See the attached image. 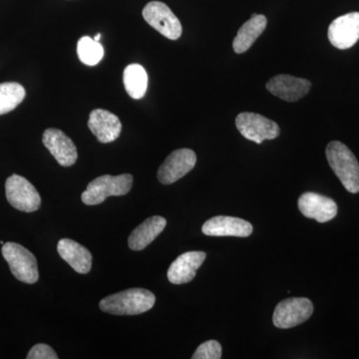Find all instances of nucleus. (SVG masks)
I'll use <instances>...</instances> for the list:
<instances>
[{
    "label": "nucleus",
    "instance_id": "f257e3e1",
    "mask_svg": "<svg viewBox=\"0 0 359 359\" xmlns=\"http://www.w3.org/2000/svg\"><path fill=\"white\" fill-rule=\"evenodd\" d=\"M156 297L145 289H130L111 294L100 302L101 311L114 316H135L150 311Z\"/></svg>",
    "mask_w": 359,
    "mask_h": 359
},
{
    "label": "nucleus",
    "instance_id": "f03ea898",
    "mask_svg": "<svg viewBox=\"0 0 359 359\" xmlns=\"http://www.w3.org/2000/svg\"><path fill=\"white\" fill-rule=\"evenodd\" d=\"M327 159L332 171L349 193L359 192V164L353 153L339 141L328 144Z\"/></svg>",
    "mask_w": 359,
    "mask_h": 359
},
{
    "label": "nucleus",
    "instance_id": "7ed1b4c3",
    "mask_svg": "<svg viewBox=\"0 0 359 359\" xmlns=\"http://www.w3.org/2000/svg\"><path fill=\"white\" fill-rule=\"evenodd\" d=\"M133 180L130 174L98 177L87 186L81 196L82 202L87 205H96L102 204L107 198L126 195L133 186Z\"/></svg>",
    "mask_w": 359,
    "mask_h": 359
},
{
    "label": "nucleus",
    "instance_id": "20e7f679",
    "mask_svg": "<svg viewBox=\"0 0 359 359\" xmlns=\"http://www.w3.org/2000/svg\"><path fill=\"white\" fill-rule=\"evenodd\" d=\"M1 250L11 273L18 280L30 285L39 280V266L32 252L16 243H6Z\"/></svg>",
    "mask_w": 359,
    "mask_h": 359
},
{
    "label": "nucleus",
    "instance_id": "39448f33",
    "mask_svg": "<svg viewBox=\"0 0 359 359\" xmlns=\"http://www.w3.org/2000/svg\"><path fill=\"white\" fill-rule=\"evenodd\" d=\"M236 126L245 139L257 144L273 140L280 134V127L276 122L257 113H241L236 118Z\"/></svg>",
    "mask_w": 359,
    "mask_h": 359
},
{
    "label": "nucleus",
    "instance_id": "423d86ee",
    "mask_svg": "<svg viewBox=\"0 0 359 359\" xmlns=\"http://www.w3.org/2000/svg\"><path fill=\"white\" fill-rule=\"evenodd\" d=\"M6 193L9 204L18 211L35 212L41 205V198L35 187L20 175L14 174L7 178Z\"/></svg>",
    "mask_w": 359,
    "mask_h": 359
},
{
    "label": "nucleus",
    "instance_id": "0eeeda50",
    "mask_svg": "<svg viewBox=\"0 0 359 359\" xmlns=\"http://www.w3.org/2000/svg\"><path fill=\"white\" fill-rule=\"evenodd\" d=\"M143 18L149 25L168 39L177 40L182 35V25L167 4L160 1L149 2L144 7Z\"/></svg>",
    "mask_w": 359,
    "mask_h": 359
},
{
    "label": "nucleus",
    "instance_id": "6e6552de",
    "mask_svg": "<svg viewBox=\"0 0 359 359\" xmlns=\"http://www.w3.org/2000/svg\"><path fill=\"white\" fill-rule=\"evenodd\" d=\"M313 313V302L306 297L283 299L273 311V325L278 328L297 327L308 320Z\"/></svg>",
    "mask_w": 359,
    "mask_h": 359
},
{
    "label": "nucleus",
    "instance_id": "1a4fd4ad",
    "mask_svg": "<svg viewBox=\"0 0 359 359\" xmlns=\"http://www.w3.org/2000/svg\"><path fill=\"white\" fill-rule=\"evenodd\" d=\"M197 156L191 149H179L168 156L158 170V180L163 185H171L192 171Z\"/></svg>",
    "mask_w": 359,
    "mask_h": 359
},
{
    "label": "nucleus",
    "instance_id": "9d476101",
    "mask_svg": "<svg viewBox=\"0 0 359 359\" xmlns=\"http://www.w3.org/2000/svg\"><path fill=\"white\" fill-rule=\"evenodd\" d=\"M328 39L340 50L353 47L359 39V13L339 16L328 27Z\"/></svg>",
    "mask_w": 359,
    "mask_h": 359
},
{
    "label": "nucleus",
    "instance_id": "9b49d317",
    "mask_svg": "<svg viewBox=\"0 0 359 359\" xmlns=\"http://www.w3.org/2000/svg\"><path fill=\"white\" fill-rule=\"evenodd\" d=\"M266 88L269 93L287 102H297L311 91V81L302 78L280 74L269 80Z\"/></svg>",
    "mask_w": 359,
    "mask_h": 359
},
{
    "label": "nucleus",
    "instance_id": "f8f14e48",
    "mask_svg": "<svg viewBox=\"0 0 359 359\" xmlns=\"http://www.w3.org/2000/svg\"><path fill=\"white\" fill-rule=\"evenodd\" d=\"M42 142L61 166L70 167L76 163V146L65 132L55 128L45 130Z\"/></svg>",
    "mask_w": 359,
    "mask_h": 359
},
{
    "label": "nucleus",
    "instance_id": "ddd939ff",
    "mask_svg": "<svg viewBox=\"0 0 359 359\" xmlns=\"http://www.w3.org/2000/svg\"><path fill=\"white\" fill-rule=\"evenodd\" d=\"M252 226L245 219L235 217L217 216L208 219L202 231L209 237L247 238L252 235Z\"/></svg>",
    "mask_w": 359,
    "mask_h": 359
},
{
    "label": "nucleus",
    "instance_id": "4468645a",
    "mask_svg": "<svg viewBox=\"0 0 359 359\" xmlns=\"http://www.w3.org/2000/svg\"><path fill=\"white\" fill-rule=\"evenodd\" d=\"M299 209L304 217L318 223L332 221L337 215V205L334 200L320 194H302L299 199Z\"/></svg>",
    "mask_w": 359,
    "mask_h": 359
},
{
    "label": "nucleus",
    "instance_id": "2eb2a0df",
    "mask_svg": "<svg viewBox=\"0 0 359 359\" xmlns=\"http://www.w3.org/2000/svg\"><path fill=\"white\" fill-rule=\"evenodd\" d=\"M88 127L97 140L103 144L117 140L122 130L119 118L104 109H95L90 113Z\"/></svg>",
    "mask_w": 359,
    "mask_h": 359
},
{
    "label": "nucleus",
    "instance_id": "dca6fc26",
    "mask_svg": "<svg viewBox=\"0 0 359 359\" xmlns=\"http://www.w3.org/2000/svg\"><path fill=\"white\" fill-rule=\"evenodd\" d=\"M204 252H187L177 257L168 269V280L174 285H183L194 280L198 269L204 263Z\"/></svg>",
    "mask_w": 359,
    "mask_h": 359
},
{
    "label": "nucleus",
    "instance_id": "f3484780",
    "mask_svg": "<svg viewBox=\"0 0 359 359\" xmlns=\"http://www.w3.org/2000/svg\"><path fill=\"white\" fill-rule=\"evenodd\" d=\"M58 254L78 273H88L92 266V255L83 245L70 238H62L57 245Z\"/></svg>",
    "mask_w": 359,
    "mask_h": 359
},
{
    "label": "nucleus",
    "instance_id": "a211bd4d",
    "mask_svg": "<svg viewBox=\"0 0 359 359\" xmlns=\"http://www.w3.org/2000/svg\"><path fill=\"white\" fill-rule=\"evenodd\" d=\"M166 219L160 216L151 217L139 224L132 231L128 245L132 250H142L147 248L166 228Z\"/></svg>",
    "mask_w": 359,
    "mask_h": 359
},
{
    "label": "nucleus",
    "instance_id": "6ab92c4d",
    "mask_svg": "<svg viewBox=\"0 0 359 359\" xmlns=\"http://www.w3.org/2000/svg\"><path fill=\"white\" fill-rule=\"evenodd\" d=\"M266 18L261 14L254 13L250 20L238 29L237 36L233 42V48L236 53H245L252 45L261 36L266 27Z\"/></svg>",
    "mask_w": 359,
    "mask_h": 359
},
{
    "label": "nucleus",
    "instance_id": "aec40b11",
    "mask_svg": "<svg viewBox=\"0 0 359 359\" xmlns=\"http://www.w3.org/2000/svg\"><path fill=\"white\" fill-rule=\"evenodd\" d=\"M123 82L129 96L141 99L145 96L148 88V74L140 65H130L125 68Z\"/></svg>",
    "mask_w": 359,
    "mask_h": 359
},
{
    "label": "nucleus",
    "instance_id": "412c9836",
    "mask_svg": "<svg viewBox=\"0 0 359 359\" xmlns=\"http://www.w3.org/2000/svg\"><path fill=\"white\" fill-rule=\"evenodd\" d=\"M25 87L16 82L0 84V115L15 109L25 100Z\"/></svg>",
    "mask_w": 359,
    "mask_h": 359
},
{
    "label": "nucleus",
    "instance_id": "4be33fe9",
    "mask_svg": "<svg viewBox=\"0 0 359 359\" xmlns=\"http://www.w3.org/2000/svg\"><path fill=\"white\" fill-rule=\"evenodd\" d=\"M77 54L83 65L95 66L102 60L104 48L99 41L89 36H83L78 41Z\"/></svg>",
    "mask_w": 359,
    "mask_h": 359
},
{
    "label": "nucleus",
    "instance_id": "5701e85b",
    "mask_svg": "<svg viewBox=\"0 0 359 359\" xmlns=\"http://www.w3.org/2000/svg\"><path fill=\"white\" fill-rule=\"evenodd\" d=\"M193 359H219L222 358V346L217 340H208L198 347L193 354Z\"/></svg>",
    "mask_w": 359,
    "mask_h": 359
},
{
    "label": "nucleus",
    "instance_id": "b1692460",
    "mask_svg": "<svg viewBox=\"0 0 359 359\" xmlns=\"http://www.w3.org/2000/svg\"><path fill=\"white\" fill-rule=\"evenodd\" d=\"M26 358L27 359H58V355L52 347L47 344H39L32 347Z\"/></svg>",
    "mask_w": 359,
    "mask_h": 359
},
{
    "label": "nucleus",
    "instance_id": "393cba45",
    "mask_svg": "<svg viewBox=\"0 0 359 359\" xmlns=\"http://www.w3.org/2000/svg\"><path fill=\"white\" fill-rule=\"evenodd\" d=\"M101 39V34L100 33H98V34L95 35V37H94V40H96V41H99Z\"/></svg>",
    "mask_w": 359,
    "mask_h": 359
}]
</instances>
